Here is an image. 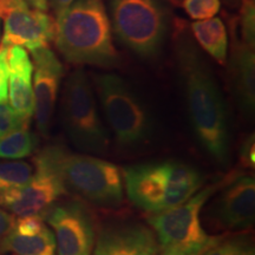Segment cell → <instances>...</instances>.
I'll return each instance as SVG.
<instances>
[{
	"label": "cell",
	"mask_w": 255,
	"mask_h": 255,
	"mask_svg": "<svg viewBox=\"0 0 255 255\" xmlns=\"http://www.w3.org/2000/svg\"><path fill=\"white\" fill-rule=\"evenodd\" d=\"M180 28L175 55L190 126L206 154L215 163L227 167L231 158V130L222 92L189 34Z\"/></svg>",
	"instance_id": "1"
},
{
	"label": "cell",
	"mask_w": 255,
	"mask_h": 255,
	"mask_svg": "<svg viewBox=\"0 0 255 255\" xmlns=\"http://www.w3.org/2000/svg\"><path fill=\"white\" fill-rule=\"evenodd\" d=\"M53 40L64 58L76 65L109 69L120 63L103 0H75L59 12Z\"/></svg>",
	"instance_id": "2"
},
{
	"label": "cell",
	"mask_w": 255,
	"mask_h": 255,
	"mask_svg": "<svg viewBox=\"0 0 255 255\" xmlns=\"http://www.w3.org/2000/svg\"><path fill=\"white\" fill-rule=\"evenodd\" d=\"M122 177L129 200L151 214L181 205L205 181L195 167L174 159L129 165L123 169Z\"/></svg>",
	"instance_id": "3"
},
{
	"label": "cell",
	"mask_w": 255,
	"mask_h": 255,
	"mask_svg": "<svg viewBox=\"0 0 255 255\" xmlns=\"http://www.w3.org/2000/svg\"><path fill=\"white\" fill-rule=\"evenodd\" d=\"M58 174L66 190L101 207H117L123 201L122 171L116 164L91 155L72 154L53 144L38 152Z\"/></svg>",
	"instance_id": "4"
},
{
	"label": "cell",
	"mask_w": 255,
	"mask_h": 255,
	"mask_svg": "<svg viewBox=\"0 0 255 255\" xmlns=\"http://www.w3.org/2000/svg\"><path fill=\"white\" fill-rule=\"evenodd\" d=\"M111 30L136 56L156 58L169 30V12L162 0H109Z\"/></svg>",
	"instance_id": "5"
},
{
	"label": "cell",
	"mask_w": 255,
	"mask_h": 255,
	"mask_svg": "<svg viewBox=\"0 0 255 255\" xmlns=\"http://www.w3.org/2000/svg\"><path fill=\"white\" fill-rule=\"evenodd\" d=\"M94 87L120 145L135 148L151 138L154 121L150 111L122 77L115 73L95 75Z\"/></svg>",
	"instance_id": "6"
},
{
	"label": "cell",
	"mask_w": 255,
	"mask_h": 255,
	"mask_svg": "<svg viewBox=\"0 0 255 255\" xmlns=\"http://www.w3.org/2000/svg\"><path fill=\"white\" fill-rule=\"evenodd\" d=\"M63 123L69 139L83 152L105 155L110 145L108 130L102 122L94 89L83 69L75 70L65 83Z\"/></svg>",
	"instance_id": "7"
},
{
	"label": "cell",
	"mask_w": 255,
	"mask_h": 255,
	"mask_svg": "<svg viewBox=\"0 0 255 255\" xmlns=\"http://www.w3.org/2000/svg\"><path fill=\"white\" fill-rule=\"evenodd\" d=\"M221 186V182L210 184L181 205L149 216L148 223L162 251L174 250L183 255H200L210 238L201 226V209Z\"/></svg>",
	"instance_id": "8"
},
{
	"label": "cell",
	"mask_w": 255,
	"mask_h": 255,
	"mask_svg": "<svg viewBox=\"0 0 255 255\" xmlns=\"http://www.w3.org/2000/svg\"><path fill=\"white\" fill-rule=\"evenodd\" d=\"M53 228L57 255H91L96 240L94 213L84 201L56 202L44 214Z\"/></svg>",
	"instance_id": "9"
},
{
	"label": "cell",
	"mask_w": 255,
	"mask_h": 255,
	"mask_svg": "<svg viewBox=\"0 0 255 255\" xmlns=\"http://www.w3.org/2000/svg\"><path fill=\"white\" fill-rule=\"evenodd\" d=\"M36 173L26 184L0 194V207L17 216L45 214L60 197L68 194L58 174L40 158L34 157Z\"/></svg>",
	"instance_id": "10"
},
{
	"label": "cell",
	"mask_w": 255,
	"mask_h": 255,
	"mask_svg": "<svg viewBox=\"0 0 255 255\" xmlns=\"http://www.w3.org/2000/svg\"><path fill=\"white\" fill-rule=\"evenodd\" d=\"M4 36L0 47L18 45L33 51L49 46L55 37V20L44 11L31 9L25 0H0Z\"/></svg>",
	"instance_id": "11"
},
{
	"label": "cell",
	"mask_w": 255,
	"mask_h": 255,
	"mask_svg": "<svg viewBox=\"0 0 255 255\" xmlns=\"http://www.w3.org/2000/svg\"><path fill=\"white\" fill-rule=\"evenodd\" d=\"M223 182L210 210L213 220L222 228L232 231L250 228L255 219L254 177L238 175Z\"/></svg>",
	"instance_id": "12"
},
{
	"label": "cell",
	"mask_w": 255,
	"mask_h": 255,
	"mask_svg": "<svg viewBox=\"0 0 255 255\" xmlns=\"http://www.w3.org/2000/svg\"><path fill=\"white\" fill-rule=\"evenodd\" d=\"M33 59V116L38 130L46 135L58 96L64 68L49 46L31 51Z\"/></svg>",
	"instance_id": "13"
},
{
	"label": "cell",
	"mask_w": 255,
	"mask_h": 255,
	"mask_svg": "<svg viewBox=\"0 0 255 255\" xmlns=\"http://www.w3.org/2000/svg\"><path fill=\"white\" fill-rule=\"evenodd\" d=\"M158 248L152 229L137 222H116L96 234L91 255H156Z\"/></svg>",
	"instance_id": "14"
},
{
	"label": "cell",
	"mask_w": 255,
	"mask_h": 255,
	"mask_svg": "<svg viewBox=\"0 0 255 255\" xmlns=\"http://www.w3.org/2000/svg\"><path fill=\"white\" fill-rule=\"evenodd\" d=\"M6 58L8 65L9 104L24 120L31 121L33 116V65L23 46L6 47Z\"/></svg>",
	"instance_id": "15"
},
{
	"label": "cell",
	"mask_w": 255,
	"mask_h": 255,
	"mask_svg": "<svg viewBox=\"0 0 255 255\" xmlns=\"http://www.w3.org/2000/svg\"><path fill=\"white\" fill-rule=\"evenodd\" d=\"M231 76L235 100L244 114L253 116L255 109V56L254 49L235 43L231 56Z\"/></svg>",
	"instance_id": "16"
},
{
	"label": "cell",
	"mask_w": 255,
	"mask_h": 255,
	"mask_svg": "<svg viewBox=\"0 0 255 255\" xmlns=\"http://www.w3.org/2000/svg\"><path fill=\"white\" fill-rule=\"evenodd\" d=\"M0 252L14 255H57L55 234L47 226L31 233L11 228L0 241Z\"/></svg>",
	"instance_id": "17"
},
{
	"label": "cell",
	"mask_w": 255,
	"mask_h": 255,
	"mask_svg": "<svg viewBox=\"0 0 255 255\" xmlns=\"http://www.w3.org/2000/svg\"><path fill=\"white\" fill-rule=\"evenodd\" d=\"M197 44L220 65L227 62L228 36L225 24L220 18L197 20L190 25Z\"/></svg>",
	"instance_id": "18"
},
{
	"label": "cell",
	"mask_w": 255,
	"mask_h": 255,
	"mask_svg": "<svg viewBox=\"0 0 255 255\" xmlns=\"http://www.w3.org/2000/svg\"><path fill=\"white\" fill-rule=\"evenodd\" d=\"M200 255H255L253 240L246 234L209 238Z\"/></svg>",
	"instance_id": "19"
},
{
	"label": "cell",
	"mask_w": 255,
	"mask_h": 255,
	"mask_svg": "<svg viewBox=\"0 0 255 255\" xmlns=\"http://www.w3.org/2000/svg\"><path fill=\"white\" fill-rule=\"evenodd\" d=\"M38 144V138L28 129L21 127L0 138V158L19 159L33 154Z\"/></svg>",
	"instance_id": "20"
},
{
	"label": "cell",
	"mask_w": 255,
	"mask_h": 255,
	"mask_svg": "<svg viewBox=\"0 0 255 255\" xmlns=\"http://www.w3.org/2000/svg\"><path fill=\"white\" fill-rule=\"evenodd\" d=\"M32 174V167L27 162H0V194L23 187L28 182Z\"/></svg>",
	"instance_id": "21"
},
{
	"label": "cell",
	"mask_w": 255,
	"mask_h": 255,
	"mask_svg": "<svg viewBox=\"0 0 255 255\" xmlns=\"http://www.w3.org/2000/svg\"><path fill=\"white\" fill-rule=\"evenodd\" d=\"M240 31L242 43L255 47V4L254 0H242L240 8Z\"/></svg>",
	"instance_id": "22"
},
{
	"label": "cell",
	"mask_w": 255,
	"mask_h": 255,
	"mask_svg": "<svg viewBox=\"0 0 255 255\" xmlns=\"http://www.w3.org/2000/svg\"><path fill=\"white\" fill-rule=\"evenodd\" d=\"M186 13L195 20L214 18L221 8L220 0H183Z\"/></svg>",
	"instance_id": "23"
},
{
	"label": "cell",
	"mask_w": 255,
	"mask_h": 255,
	"mask_svg": "<svg viewBox=\"0 0 255 255\" xmlns=\"http://www.w3.org/2000/svg\"><path fill=\"white\" fill-rule=\"evenodd\" d=\"M30 121L24 120L17 111L7 103L0 104V138L19 128L28 126Z\"/></svg>",
	"instance_id": "24"
},
{
	"label": "cell",
	"mask_w": 255,
	"mask_h": 255,
	"mask_svg": "<svg viewBox=\"0 0 255 255\" xmlns=\"http://www.w3.org/2000/svg\"><path fill=\"white\" fill-rule=\"evenodd\" d=\"M8 101V65L6 49L0 47V104Z\"/></svg>",
	"instance_id": "25"
},
{
	"label": "cell",
	"mask_w": 255,
	"mask_h": 255,
	"mask_svg": "<svg viewBox=\"0 0 255 255\" xmlns=\"http://www.w3.org/2000/svg\"><path fill=\"white\" fill-rule=\"evenodd\" d=\"M240 163L247 169H254L255 165V139L252 133L245 139L240 149Z\"/></svg>",
	"instance_id": "26"
},
{
	"label": "cell",
	"mask_w": 255,
	"mask_h": 255,
	"mask_svg": "<svg viewBox=\"0 0 255 255\" xmlns=\"http://www.w3.org/2000/svg\"><path fill=\"white\" fill-rule=\"evenodd\" d=\"M14 221L13 215H11L9 213L6 212L4 208L0 207V241L1 239L7 234V232L11 229L12 223Z\"/></svg>",
	"instance_id": "27"
},
{
	"label": "cell",
	"mask_w": 255,
	"mask_h": 255,
	"mask_svg": "<svg viewBox=\"0 0 255 255\" xmlns=\"http://www.w3.org/2000/svg\"><path fill=\"white\" fill-rule=\"evenodd\" d=\"M73 1H75V0H49V5L53 8L56 14H58L64 8H66L69 5H71Z\"/></svg>",
	"instance_id": "28"
},
{
	"label": "cell",
	"mask_w": 255,
	"mask_h": 255,
	"mask_svg": "<svg viewBox=\"0 0 255 255\" xmlns=\"http://www.w3.org/2000/svg\"><path fill=\"white\" fill-rule=\"evenodd\" d=\"M25 2L32 8L46 12L49 8V0H25Z\"/></svg>",
	"instance_id": "29"
},
{
	"label": "cell",
	"mask_w": 255,
	"mask_h": 255,
	"mask_svg": "<svg viewBox=\"0 0 255 255\" xmlns=\"http://www.w3.org/2000/svg\"><path fill=\"white\" fill-rule=\"evenodd\" d=\"M162 255H183V254L174 250H163V254Z\"/></svg>",
	"instance_id": "30"
},
{
	"label": "cell",
	"mask_w": 255,
	"mask_h": 255,
	"mask_svg": "<svg viewBox=\"0 0 255 255\" xmlns=\"http://www.w3.org/2000/svg\"><path fill=\"white\" fill-rule=\"evenodd\" d=\"M225 1L227 2L228 5H231V6H235V5H238L239 0H225Z\"/></svg>",
	"instance_id": "31"
},
{
	"label": "cell",
	"mask_w": 255,
	"mask_h": 255,
	"mask_svg": "<svg viewBox=\"0 0 255 255\" xmlns=\"http://www.w3.org/2000/svg\"><path fill=\"white\" fill-rule=\"evenodd\" d=\"M0 38H1V18H0Z\"/></svg>",
	"instance_id": "32"
},
{
	"label": "cell",
	"mask_w": 255,
	"mask_h": 255,
	"mask_svg": "<svg viewBox=\"0 0 255 255\" xmlns=\"http://www.w3.org/2000/svg\"><path fill=\"white\" fill-rule=\"evenodd\" d=\"M173 1L176 2V4H180V0H173Z\"/></svg>",
	"instance_id": "33"
}]
</instances>
